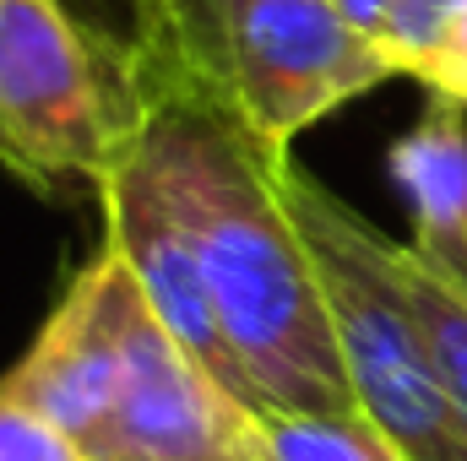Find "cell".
I'll return each mask as SVG.
<instances>
[{
  "label": "cell",
  "mask_w": 467,
  "mask_h": 461,
  "mask_svg": "<svg viewBox=\"0 0 467 461\" xmlns=\"http://www.w3.org/2000/svg\"><path fill=\"white\" fill-rule=\"evenodd\" d=\"M136 66V60H130ZM147 152L196 250L218 326L255 413H358L310 244L283 201V163L213 98L136 71Z\"/></svg>",
  "instance_id": "1"
},
{
  "label": "cell",
  "mask_w": 467,
  "mask_h": 461,
  "mask_svg": "<svg viewBox=\"0 0 467 461\" xmlns=\"http://www.w3.org/2000/svg\"><path fill=\"white\" fill-rule=\"evenodd\" d=\"M283 201L310 244L337 353L358 413L408 461H467V424L457 418L419 315L397 271V239L358 218L305 163H283Z\"/></svg>",
  "instance_id": "2"
},
{
  "label": "cell",
  "mask_w": 467,
  "mask_h": 461,
  "mask_svg": "<svg viewBox=\"0 0 467 461\" xmlns=\"http://www.w3.org/2000/svg\"><path fill=\"white\" fill-rule=\"evenodd\" d=\"M136 125L141 87L125 38L66 0H0V163L27 190H99Z\"/></svg>",
  "instance_id": "3"
},
{
  "label": "cell",
  "mask_w": 467,
  "mask_h": 461,
  "mask_svg": "<svg viewBox=\"0 0 467 461\" xmlns=\"http://www.w3.org/2000/svg\"><path fill=\"white\" fill-rule=\"evenodd\" d=\"M130 60L147 77L213 98L272 158H288L310 125L397 77L386 49L332 0H234L185 60L163 66L136 49Z\"/></svg>",
  "instance_id": "4"
},
{
  "label": "cell",
  "mask_w": 467,
  "mask_h": 461,
  "mask_svg": "<svg viewBox=\"0 0 467 461\" xmlns=\"http://www.w3.org/2000/svg\"><path fill=\"white\" fill-rule=\"evenodd\" d=\"M82 461H266V435L261 413L218 385L136 293L115 407Z\"/></svg>",
  "instance_id": "5"
},
{
  "label": "cell",
  "mask_w": 467,
  "mask_h": 461,
  "mask_svg": "<svg viewBox=\"0 0 467 461\" xmlns=\"http://www.w3.org/2000/svg\"><path fill=\"white\" fill-rule=\"evenodd\" d=\"M130 304H136V282L104 244L71 277V288L60 293V304L49 310L27 353L0 374V396L44 418L55 435H66L77 456H88V446L99 440L115 407Z\"/></svg>",
  "instance_id": "6"
},
{
  "label": "cell",
  "mask_w": 467,
  "mask_h": 461,
  "mask_svg": "<svg viewBox=\"0 0 467 461\" xmlns=\"http://www.w3.org/2000/svg\"><path fill=\"white\" fill-rule=\"evenodd\" d=\"M99 212H104V244L119 255V266L130 271L141 304L152 310V321L185 347L218 385H229L234 396L250 407L244 396V380H239V364L229 353V337L218 326V310H213V293L202 282V266H196V250L180 229L147 152L130 141L125 158L115 163V174L99 185Z\"/></svg>",
  "instance_id": "7"
},
{
  "label": "cell",
  "mask_w": 467,
  "mask_h": 461,
  "mask_svg": "<svg viewBox=\"0 0 467 461\" xmlns=\"http://www.w3.org/2000/svg\"><path fill=\"white\" fill-rule=\"evenodd\" d=\"M397 271L419 315L435 374L467 424V229L462 233H408L397 244Z\"/></svg>",
  "instance_id": "8"
},
{
  "label": "cell",
  "mask_w": 467,
  "mask_h": 461,
  "mask_svg": "<svg viewBox=\"0 0 467 461\" xmlns=\"http://www.w3.org/2000/svg\"><path fill=\"white\" fill-rule=\"evenodd\" d=\"M391 185L402 190L413 233H462L467 229V109L451 98H430L424 119L397 136Z\"/></svg>",
  "instance_id": "9"
},
{
  "label": "cell",
  "mask_w": 467,
  "mask_h": 461,
  "mask_svg": "<svg viewBox=\"0 0 467 461\" xmlns=\"http://www.w3.org/2000/svg\"><path fill=\"white\" fill-rule=\"evenodd\" d=\"M266 461H408L364 413H261Z\"/></svg>",
  "instance_id": "10"
},
{
  "label": "cell",
  "mask_w": 467,
  "mask_h": 461,
  "mask_svg": "<svg viewBox=\"0 0 467 461\" xmlns=\"http://www.w3.org/2000/svg\"><path fill=\"white\" fill-rule=\"evenodd\" d=\"M234 0H136L125 44L141 60H185L229 11Z\"/></svg>",
  "instance_id": "11"
},
{
  "label": "cell",
  "mask_w": 467,
  "mask_h": 461,
  "mask_svg": "<svg viewBox=\"0 0 467 461\" xmlns=\"http://www.w3.org/2000/svg\"><path fill=\"white\" fill-rule=\"evenodd\" d=\"M467 11V0H397L375 33V44L386 49V60L397 66V77H413L435 49L441 38L451 33V22Z\"/></svg>",
  "instance_id": "12"
},
{
  "label": "cell",
  "mask_w": 467,
  "mask_h": 461,
  "mask_svg": "<svg viewBox=\"0 0 467 461\" xmlns=\"http://www.w3.org/2000/svg\"><path fill=\"white\" fill-rule=\"evenodd\" d=\"M0 461H82L66 435H55L44 418L0 396Z\"/></svg>",
  "instance_id": "13"
},
{
  "label": "cell",
  "mask_w": 467,
  "mask_h": 461,
  "mask_svg": "<svg viewBox=\"0 0 467 461\" xmlns=\"http://www.w3.org/2000/svg\"><path fill=\"white\" fill-rule=\"evenodd\" d=\"M435 98H451V104H462L467 109V11L451 22V33L441 38V49L413 71Z\"/></svg>",
  "instance_id": "14"
},
{
  "label": "cell",
  "mask_w": 467,
  "mask_h": 461,
  "mask_svg": "<svg viewBox=\"0 0 467 461\" xmlns=\"http://www.w3.org/2000/svg\"><path fill=\"white\" fill-rule=\"evenodd\" d=\"M66 5L82 11L93 27H104V33H115V38L130 33V11H136V0H66Z\"/></svg>",
  "instance_id": "15"
},
{
  "label": "cell",
  "mask_w": 467,
  "mask_h": 461,
  "mask_svg": "<svg viewBox=\"0 0 467 461\" xmlns=\"http://www.w3.org/2000/svg\"><path fill=\"white\" fill-rule=\"evenodd\" d=\"M332 5L348 16L358 33H369V38H375V33H380V22H386V11H391L397 0H332Z\"/></svg>",
  "instance_id": "16"
}]
</instances>
